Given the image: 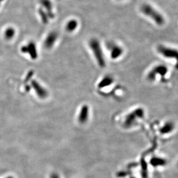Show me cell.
<instances>
[{"label": "cell", "mask_w": 178, "mask_h": 178, "mask_svg": "<svg viewBox=\"0 0 178 178\" xmlns=\"http://www.w3.org/2000/svg\"><path fill=\"white\" fill-rule=\"evenodd\" d=\"M113 83V78L111 76L104 77L100 82L98 84V87L102 88L105 87H108Z\"/></svg>", "instance_id": "cell-10"}, {"label": "cell", "mask_w": 178, "mask_h": 178, "mask_svg": "<svg viewBox=\"0 0 178 178\" xmlns=\"http://www.w3.org/2000/svg\"><path fill=\"white\" fill-rule=\"evenodd\" d=\"M58 178V175H57V174H52V176H51V178Z\"/></svg>", "instance_id": "cell-13"}, {"label": "cell", "mask_w": 178, "mask_h": 178, "mask_svg": "<svg viewBox=\"0 0 178 178\" xmlns=\"http://www.w3.org/2000/svg\"><path fill=\"white\" fill-rule=\"evenodd\" d=\"M109 46L110 56L112 59H116L123 55L124 51L120 46L113 43H111Z\"/></svg>", "instance_id": "cell-6"}, {"label": "cell", "mask_w": 178, "mask_h": 178, "mask_svg": "<svg viewBox=\"0 0 178 178\" xmlns=\"http://www.w3.org/2000/svg\"><path fill=\"white\" fill-rule=\"evenodd\" d=\"M78 25V23L76 20H70L66 24V29L69 32H73L76 30Z\"/></svg>", "instance_id": "cell-11"}, {"label": "cell", "mask_w": 178, "mask_h": 178, "mask_svg": "<svg viewBox=\"0 0 178 178\" xmlns=\"http://www.w3.org/2000/svg\"><path fill=\"white\" fill-rule=\"evenodd\" d=\"M32 87L34 88V91H35V93H36V95L41 99H44L45 98L47 97V93L46 92V91L43 88V87H42L39 83L38 82L33 80L32 81Z\"/></svg>", "instance_id": "cell-8"}, {"label": "cell", "mask_w": 178, "mask_h": 178, "mask_svg": "<svg viewBox=\"0 0 178 178\" xmlns=\"http://www.w3.org/2000/svg\"><path fill=\"white\" fill-rule=\"evenodd\" d=\"M157 51L162 56L168 59L176 60V68L178 69V50L177 49L167 47L164 45H159L157 47Z\"/></svg>", "instance_id": "cell-4"}, {"label": "cell", "mask_w": 178, "mask_h": 178, "mask_svg": "<svg viewBox=\"0 0 178 178\" xmlns=\"http://www.w3.org/2000/svg\"><path fill=\"white\" fill-rule=\"evenodd\" d=\"M21 51L24 54H28L32 59H35L38 57L36 47L34 42H30L27 44L23 46L21 48Z\"/></svg>", "instance_id": "cell-5"}, {"label": "cell", "mask_w": 178, "mask_h": 178, "mask_svg": "<svg viewBox=\"0 0 178 178\" xmlns=\"http://www.w3.org/2000/svg\"><path fill=\"white\" fill-rule=\"evenodd\" d=\"M89 110L88 106L87 105H84L80 110L78 117V120L80 123H83L87 121L89 117Z\"/></svg>", "instance_id": "cell-9"}, {"label": "cell", "mask_w": 178, "mask_h": 178, "mask_svg": "<svg viewBox=\"0 0 178 178\" xmlns=\"http://www.w3.org/2000/svg\"><path fill=\"white\" fill-rule=\"evenodd\" d=\"M14 35H15V30L12 27L7 28L5 30L3 33L4 38L8 40L12 39L14 37Z\"/></svg>", "instance_id": "cell-12"}, {"label": "cell", "mask_w": 178, "mask_h": 178, "mask_svg": "<svg viewBox=\"0 0 178 178\" xmlns=\"http://www.w3.org/2000/svg\"><path fill=\"white\" fill-rule=\"evenodd\" d=\"M168 72V68L164 65H157L154 66L148 73L147 79L149 81H154L157 79V76L160 77L163 81L165 80L166 76Z\"/></svg>", "instance_id": "cell-3"}, {"label": "cell", "mask_w": 178, "mask_h": 178, "mask_svg": "<svg viewBox=\"0 0 178 178\" xmlns=\"http://www.w3.org/2000/svg\"><path fill=\"white\" fill-rule=\"evenodd\" d=\"M89 46L98 65L101 68L105 67L106 61L100 42L96 39H92L89 42Z\"/></svg>", "instance_id": "cell-2"}, {"label": "cell", "mask_w": 178, "mask_h": 178, "mask_svg": "<svg viewBox=\"0 0 178 178\" xmlns=\"http://www.w3.org/2000/svg\"><path fill=\"white\" fill-rule=\"evenodd\" d=\"M3 1V0H0V3H1L2 1Z\"/></svg>", "instance_id": "cell-15"}, {"label": "cell", "mask_w": 178, "mask_h": 178, "mask_svg": "<svg viewBox=\"0 0 178 178\" xmlns=\"http://www.w3.org/2000/svg\"><path fill=\"white\" fill-rule=\"evenodd\" d=\"M140 10L145 16L153 20L157 25L162 26L164 24L166 20L163 15L151 5L144 3Z\"/></svg>", "instance_id": "cell-1"}, {"label": "cell", "mask_w": 178, "mask_h": 178, "mask_svg": "<svg viewBox=\"0 0 178 178\" xmlns=\"http://www.w3.org/2000/svg\"><path fill=\"white\" fill-rule=\"evenodd\" d=\"M58 38L57 32L53 31L50 32L46 37L44 41V46L48 49L52 48L55 44Z\"/></svg>", "instance_id": "cell-7"}, {"label": "cell", "mask_w": 178, "mask_h": 178, "mask_svg": "<svg viewBox=\"0 0 178 178\" xmlns=\"http://www.w3.org/2000/svg\"><path fill=\"white\" fill-rule=\"evenodd\" d=\"M13 178V177H8V178Z\"/></svg>", "instance_id": "cell-14"}]
</instances>
